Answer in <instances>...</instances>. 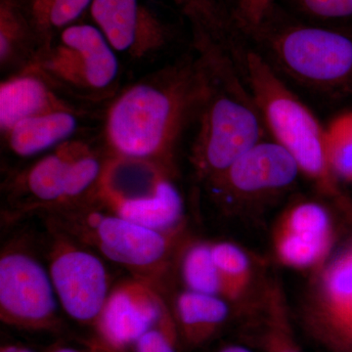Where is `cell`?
<instances>
[{
	"instance_id": "21",
	"label": "cell",
	"mask_w": 352,
	"mask_h": 352,
	"mask_svg": "<svg viewBox=\"0 0 352 352\" xmlns=\"http://www.w3.org/2000/svg\"><path fill=\"white\" fill-rule=\"evenodd\" d=\"M182 272L189 291L230 300L228 289L212 258V244L197 243L191 245L183 256Z\"/></svg>"
},
{
	"instance_id": "1",
	"label": "cell",
	"mask_w": 352,
	"mask_h": 352,
	"mask_svg": "<svg viewBox=\"0 0 352 352\" xmlns=\"http://www.w3.org/2000/svg\"><path fill=\"white\" fill-rule=\"evenodd\" d=\"M210 66L180 67L162 82L134 85L115 101L106 120V138L113 152L132 161L168 157L194 109L210 87Z\"/></svg>"
},
{
	"instance_id": "17",
	"label": "cell",
	"mask_w": 352,
	"mask_h": 352,
	"mask_svg": "<svg viewBox=\"0 0 352 352\" xmlns=\"http://www.w3.org/2000/svg\"><path fill=\"white\" fill-rule=\"evenodd\" d=\"M76 127L75 115L69 110H60L21 120L6 135L15 154L30 157L63 144L75 133Z\"/></svg>"
},
{
	"instance_id": "20",
	"label": "cell",
	"mask_w": 352,
	"mask_h": 352,
	"mask_svg": "<svg viewBox=\"0 0 352 352\" xmlns=\"http://www.w3.org/2000/svg\"><path fill=\"white\" fill-rule=\"evenodd\" d=\"M82 148L80 143L65 142L54 154L34 164L27 177L32 195L44 203L63 201L72 162Z\"/></svg>"
},
{
	"instance_id": "4",
	"label": "cell",
	"mask_w": 352,
	"mask_h": 352,
	"mask_svg": "<svg viewBox=\"0 0 352 352\" xmlns=\"http://www.w3.org/2000/svg\"><path fill=\"white\" fill-rule=\"evenodd\" d=\"M206 56L210 87L200 107L191 160L197 175L210 182L264 140L268 131L231 54L217 51Z\"/></svg>"
},
{
	"instance_id": "12",
	"label": "cell",
	"mask_w": 352,
	"mask_h": 352,
	"mask_svg": "<svg viewBox=\"0 0 352 352\" xmlns=\"http://www.w3.org/2000/svg\"><path fill=\"white\" fill-rule=\"evenodd\" d=\"M170 314L163 300L144 282L129 280L109 294L97 318L99 333L116 351L135 344L139 338Z\"/></svg>"
},
{
	"instance_id": "22",
	"label": "cell",
	"mask_w": 352,
	"mask_h": 352,
	"mask_svg": "<svg viewBox=\"0 0 352 352\" xmlns=\"http://www.w3.org/2000/svg\"><path fill=\"white\" fill-rule=\"evenodd\" d=\"M39 45L36 32L17 0H0V60L12 62L20 52ZM41 46V45H39Z\"/></svg>"
},
{
	"instance_id": "29",
	"label": "cell",
	"mask_w": 352,
	"mask_h": 352,
	"mask_svg": "<svg viewBox=\"0 0 352 352\" xmlns=\"http://www.w3.org/2000/svg\"><path fill=\"white\" fill-rule=\"evenodd\" d=\"M176 327L168 314L135 342L136 352H176Z\"/></svg>"
},
{
	"instance_id": "25",
	"label": "cell",
	"mask_w": 352,
	"mask_h": 352,
	"mask_svg": "<svg viewBox=\"0 0 352 352\" xmlns=\"http://www.w3.org/2000/svg\"><path fill=\"white\" fill-rule=\"evenodd\" d=\"M265 298L266 326L263 333L265 351L300 352L292 335L281 289L278 286L271 287Z\"/></svg>"
},
{
	"instance_id": "31",
	"label": "cell",
	"mask_w": 352,
	"mask_h": 352,
	"mask_svg": "<svg viewBox=\"0 0 352 352\" xmlns=\"http://www.w3.org/2000/svg\"><path fill=\"white\" fill-rule=\"evenodd\" d=\"M0 352H32L30 349H25V347L18 346H6L1 349Z\"/></svg>"
},
{
	"instance_id": "7",
	"label": "cell",
	"mask_w": 352,
	"mask_h": 352,
	"mask_svg": "<svg viewBox=\"0 0 352 352\" xmlns=\"http://www.w3.org/2000/svg\"><path fill=\"white\" fill-rule=\"evenodd\" d=\"M319 270L307 305L308 327L333 351L352 352V245Z\"/></svg>"
},
{
	"instance_id": "18",
	"label": "cell",
	"mask_w": 352,
	"mask_h": 352,
	"mask_svg": "<svg viewBox=\"0 0 352 352\" xmlns=\"http://www.w3.org/2000/svg\"><path fill=\"white\" fill-rule=\"evenodd\" d=\"M227 300L197 292H183L176 300V318L183 335L191 346L207 342L226 321Z\"/></svg>"
},
{
	"instance_id": "24",
	"label": "cell",
	"mask_w": 352,
	"mask_h": 352,
	"mask_svg": "<svg viewBox=\"0 0 352 352\" xmlns=\"http://www.w3.org/2000/svg\"><path fill=\"white\" fill-rule=\"evenodd\" d=\"M325 127L331 171L336 179L352 184V111L333 118Z\"/></svg>"
},
{
	"instance_id": "8",
	"label": "cell",
	"mask_w": 352,
	"mask_h": 352,
	"mask_svg": "<svg viewBox=\"0 0 352 352\" xmlns=\"http://www.w3.org/2000/svg\"><path fill=\"white\" fill-rule=\"evenodd\" d=\"M89 13L116 52L136 59L163 50L175 36V27L144 0H94Z\"/></svg>"
},
{
	"instance_id": "26",
	"label": "cell",
	"mask_w": 352,
	"mask_h": 352,
	"mask_svg": "<svg viewBox=\"0 0 352 352\" xmlns=\"http://www.w3.org/2000/svg\"><path fill=\"white\" fill-rule=\"evenodd\" d=\"M279 1L296 17L316 24L332 25L352 18V0H278V4Z\"/></svg>"
},
{
	"instance_id": "11",
	"label": "cell",
	"mask_w": 352,
	"mask_h": 352,
	"mask_svg": "<svg viewBox=\"0 0 352 352\" xmlns=\"http://www.w3.org/2000/svg\"><path fill=\"white\" fill-rule=\"evenodd\" d=\"M333 242L330 214L315 201H302L289 208L273 235L277 258L296 270H321L330 261Z\"/></svg>"
},
{
	"instance_id": "5",
	"label": "cell",
	"mask_w": 352,
	"mask_h": 352,
	"mask_svg": "<svg viewBox=\"0 0 352 352\" xmlns=\"http://www.w3.org/2000/svg\"><path fill=\"white\" fill-rule=\"evenodd\" d=\"M50 274L30 254L7 252L0 258V317L25 329L50 328L56 320Z\"/></svg>"
},
{
	"instance_id": "19",
	"label": "cell",
	"mask_w": 352,
	"mask_h": 352,
	"mask_svg": "<svg viewBox=\"0 0 352 352\" xmlns=\"http://www.w3.org/2000/svg\"><path fill=\"white\" fill-rule=\"evenodd\" d=\"M36 32L41 47H48L56 34L76 24L94 0H17Z\"/></svg>"
},
{
	"instance_id": "13",
	"label": "cell",
	"mask_w": 352,
	"mask_h": 352,
	"mask_svg": "<svg viewBox=\"0 0 352 352\" xmlns=\"http://www.w3.org/2000/svg\"><path fill=\"white\" fill-rule=\"evenodd\" d=\"M87 226L104 256L138 270L161 265L170 256L171 235L175 234L153 230L116 214H90Z\"/></svg>"
},
{
	"instance_id": "6",
	"label": "cell",
	"mask_w": 352,
	"mask_h": 352,
	"mask_svg": "<svg viewBox=\"0 0 352 352\" xmlns=\"http://www.w3.org/2000/svg\"><path fill=\"white\" fill-rule=\"evenodd\" d=\"M300 173L286 149L273 139H264L210 183L224 200L256 203L287 191Z\"/></svg>"
},
{
	"instance_id": "15",
	"label": "cell",
	"mask_w": 352,
	"mask_h": 352,
	"mask_svg": "<svg viewBox=\"0 0 352 352\" xmlns=\"http://www.w3.org/2000/svg\"><path fill=\"white\" fill-rule=\"evenodd\" d=\"M60 110L67 109L36 76H16L1 83L0 127L6 134L21 120Z\"/></svg>"
},
{
	"instance_id": "3",
	"label": "cell",
	"mask_w": 352,
	"mask_h": 352,
	"mask_svg": "<svg viewBox=\"0 0 352 352\" xmlns=\"http://www.w3.org/2000/svg\"><path fill=\"white\" fill-rule=\"evenodd\" d=\"M231 57L273 140L294 157L322 195L344 204L346 197L329 166L326 127L245 39L231 50Z\"/></svg>"
},
{
	"instance_id": "14",
	"label": "cell",
	"mask_w": 352,
	"mask_h": 352,
	"mask_svg": "<svg viewBox=\"0 0 352 352\" xmlns=\"http://www.w3.org/2000/svg\"><path fill=\"white\" fill-rule=\"evenodd\" d=\"M113 214L164 233H176L183 217V201L175 185L160 177L152 193L133 198L105 195Z\"/></svg>"
},
{
	"instance_id": "2",
	"label": "cell",
	"mask_w": 352,
	"mask_h": 352,
	"mask_svg": "<svg viewBox=\"0 0 352 352\" xmlns=\"http://www.w3.org/2000/svg\"><path fill=\"white\" fill-rule=\"evenodd\" d=\"M271 68L308 91L328 99L352 95V34L308 22L276 6L244 38Z\"/></svg>"
},
{
	"instance_id": "9",
	"label": "cell",
	"mask_w": 352,
	"mask_h": 352,
	"mask_svg": "<svg viewBox=\"0 0 352 352\" xmlns=\"http://www.w3.org/2000/svg\"><path fill=\"white\" fill-rule=\"evenodd\" d=\"M46 66L65 82L94 89L109 87L119 72L116 51L100 30L80 23L60 32Z\"/></svg>"
},
{
	"instance_id": "27",
	"label": "cell",
	"mask_w": 352,
	"mask_h": 352,
	"mask_svg": "<svg viewBox=\"0 0 352 352\" xmlns=\"http://www.w3.org/2000/svg\"><path fill=\"white\" fill-rule=\"evenodd\" d=\"M278 6V0H230L231 20L243 38L251 36Z\"/></svg>"
},
{
	"instance_id": "23",
	"label": "cell",
	"mask_w": 352,
	"mask_h": 352,
	"mask_svg": "<svg viewBox=\"0 0 352 352\" xmlns=\"http://www.w3.org/2000/svg\"><path fill=\"white\" fill-rule=\"evenodd\" d=\"M212 254L228 289L229 300H239L252 280V266L247 254L232 243L220 242L212 244Z\"/></svg>"
},
{
	"instance_id": "32",
	"label": "cell",
	"mask_w": 352,
	"mask_h": 352,
	"mask_svg": "<svg viewBox=\"0 0 352 352\" xmlns=\"http://www.w3.org/2000/svg\"><path fill=\"white\" fill-rule=\"evenodd\" d=\"M53 352H78L75 351V349H57V351H53Z\"/></svg>"
},
{
	"instance_id": "30",
	"label": "cell",
	"mask_w": 352,
	"mask_h": 352,
	"mask_svg": "<svg viewBox=\"0 0 352 352\" xmlns=\"http://www.w3.org/2000/svg\"><path fill=\"white\" fill-rule=\"evenodd\" d=\"M220 352H252L249 351V349H245V347L238 346H227L226 349H222Z\"/></svg>"
},
{
	"instance_id": "10",
	"label": "cell",
	"mask_w": 352,
	"mask_h": 352,
	"mask_svg": "<svg viewBox=\"0 0 352 352\" xmlns=\"http://www.w3.org/2000/svg\"><path fill=\"white\" fill-rule=\"evenodd\" d=\"M50 277L65 311L76 320L96 321L109 296L107 271L91 252L74 245H58Z\"/></svg>"
},
{
	"instance_id": "16",
	"label": "cell",
	"mask_w": 352,
	"mask_h": 352,
	"mask_svg": "<svg viewBox=\"0 0 352 352\" xmlns=\"http://www.w3.org/2000/svg\"><path fill=\"white\" fill-rule=\"evenodd\" d=\"M188 20L201 51L230 52L242 38L236 31L226 4L220 0H168Z\"/></svg>"
},
{
	"instance_id": "28",
	"label": "cell",
	"mask_w": 352,
	"mask_h": 352,
	"mask_svg": "<svg viewBox=\"0 0 352 352\" xmlns=\"http://www.w3.org/2000/svg\"><path fill=\"white\" fill-rule=\"evenodd\" d=\"M100 171L101 166L98 160L92 156L89 150L83 146L82 149L72 162L63 201L75 198L89 188L98 178Z\"/></svg>"
}]
</instances>
